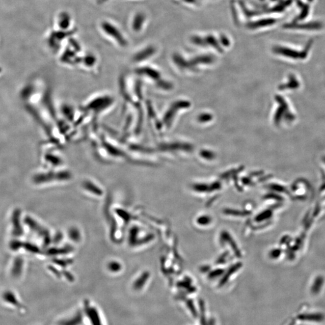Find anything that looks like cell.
I'll list each match as a JSON object with an SVG mask.
<instances>
[{
  "instance_id": "3",
  "label": "cell",
  "mask_w": 325,
  "mask_h": 325,
  "mask_svg": "<svg viewBox=\"0 0 325 325\" xmlns=\"http://www.w3.org/2000/svg\"><path fill=\"white\" fill-rule=\"evenodd\" d=\"M303 87V81L299 74L289 72L279 85V90L282 94H293L300 91Z\"/></svg>"
},
{
  "instance_id": "5",
  "label": "cell",
  "mask_w": 325,
  "mask_h": 325,
  "mask_svg": "<svg viewBox=\"0 0 325 325\" xmlns=\"http://www.w3.org/2000/svg\"><path fill=\"white\" fill-rule=\"evenodd\" d=\"M88 317L91 322L92 325H103L101 322L100 315L95 308L89 307L87 309Z\"/></svg>"
},
{
  "instance_id": "1",
  "label": "cell",
  "mask_w": 325,
  "mask_h": 325,
  "mask_svg": "<svg viewBox=\"0 0 325 325\" xmlns=\"http://www.w3.org/2000/svg\"><path fill=\"white\" fill-rule=\"evenodd\" d=\"M275 104L273 121L276 127L287 129L297 124L299 116L289 98L284 95H276Z\"/></svg>"
},
{
  "instance_id": "4",
  "label": "cell",
  "mask_w": 325,
  "mask_h": 325,
  "mask_svg": "<svg viewBox=\"0 0 325 325\" xmlns=\"http://www.w3.org/2000/svg\"><path fill=\"white\" fill-rule=\"evenodd\" d=\"M298 319L303 321L320 322L324 321L325 316L321 313L302 314L298 316Z\"/></svg>"
},
{
  "instance_id": "2",
  "label": "cell",
  "mask_w": 325,
  "mask_h": 325,
  "mask_svg": "<svg viewBox=\"0 0 325 325\" xmlns=\"http://www.w3.org/2000/svg\"><path fill=\"white\" fill-rule=\"evenodd\" d=\"M311 48V46H306L300 50L292 47H276L275 53L290 62H302L307 59Z\"/></svg>"
},
{
  "instance_id": "6",
  "label": "cell",
  "mask_w": 325,
  "mask_h": 325,
  "mask_svg": "<svg viewBox=\"0 0 325 325\" xmlns=\"http://www.w3.org/2000/svg\"><path fill=\"white\" fill-rule=\"evenodd\" d=\"M294 325V324H291V325Z\"/></svg>"
}]
</instances>
